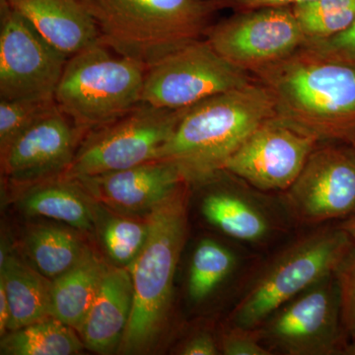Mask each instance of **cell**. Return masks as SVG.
Here are the masks:
<instances>
[{"instance_id": "1", "label": "cell", "mask_w": 355, "mask_h": 355, "mask_svg": "<svg viewBox=\"0 0 355 355\" xmlns=\"http://www.w3.org/2000/svg\"><path fill=\"white\" fill-rule=\"evenodd\" d=\"M252 76L270 91L277 120L319 142L355 133V65L305 44Z\"/></svg>"}, {"instance_id": "2", "label": "cell", "mask_w": 355, "mask_h": 355, "mask_svg": "<svg viewBox=\"0 0 355 355\" xmlns=\"http://www.w3.org/2000/svg\"><path fill=\"white\" fill-rule=\"evenodd\" d=\"M275 116L272 93L256 79L187 109L158 159L176 165L189 184L207 183L223 172L257 128Z\"/></svg>"}, {"instance_id": "3", "label": "cell", "mask_w": 355, "mask_h": 355, "mask_svg": "<svg viewBox=\"0 0 355 355\" xmlns=\"http://www.w3.org/2000/svg\"><path fill=\"white\" fill-rule=\"evenodd\" d=\"M189 186L184 184L146 216V245L132 265V314L119 352L140 354L153 349L171 308L173 284L188 236Z\"/></svg>"}, {"instance_id": "4", "label": "cell", "mask_w": 355, "mask_h": 355, "mask_svg": "<svg viewBox=\"0 0 355 355\" xmlns=\"http://www.w3.org/2000/svg\"><path fill=\"white\" fill-rule=\"evenodd\" d=\"M100 43L146 69L175 51L205 38L209 0H83Z\"/></svg>"}, {"instance_id": "5", "label": "cell", "mask_w": 355, "mask_h": 355, "mask_svg": "<svg viewBox=\"0 0 355 355\" xmlns=\"http://www.w3.org/2000/svg\"><path fill=\"white\" fill-rule=\"evenodd\" d=\"M146 67L114 57L101 43L69 57L55 90L58 108L90 132L125 116L142 103Z\"/></svg>"}, {"instance_id": "6", "label": "cell", "mask_w": 355, "mask_h": 355, "mask_svg": "<svg viewBox=\"0 0 355 355\" xmlns=\"http://www.w3.org/2000/svg\"><path fill=\"white\" fill-rule=\"evenodd\" d=\"M352 240L340 226H323L294 240L266 263L238 301L231 324L257 329L277 308L333 275Z\"/></svg>"}, {"instance_id": "7", "label": "cell", "mask_w": 355, "mask_h": 355, "mask_svg": "<svg viewBox=\"0 0 355 355\" xmlns=\"http://www.w3.org/2000/svg\"><path fill=\"white\" fill-rule=\"evenodd\" d=\"M187 109H161L140 103L113 123L90 130L60 176H97L158 159Z\"/></svg>"}, {"instance_id": "8", "label": "cell", "mask_w": 355, "mask_h": 355, "mask_svg": "<svg viewBox=\"0 0 355 355\" xmlns=\"http://www.w3.org/2000/svg\"><path fill=\"white\" fill-rule=\"evenodd\" d=\"M254 80L251 73L222 58L203 38L146 69L142 102L161 109L190 108Z\"/></svg>"}, {"instance_id": "9", "label": "cell", "mask_w": 355, "mask_h": 355, "mask_svg": "<svg viewBox=\"0 0 355 355\" xmlns=\"http://www.w3.org/2000/svg\"><path fill=\"white\" fill-rule=\"evenodd\" d=\"M257 329L272 354H343L349 338L334 275L280 306Z\"/></svg>"}, {"instance_id": "10", "label": "cell", "mask_w": 355, "mask_h": 355, "mask_svg": "<svg viewBox=\"0 0 355 355\" xmlns=\"http://www.w3.org/2000/svg\"><path fill=\"white\" fill-rule=\"evenodd\" d=\"M289 217L317 226L355 214V148L345 141L320 142L293 184L284 191Z\"/></svg>"}, {"instance_id": "11", "label": "cell", "mask_w": 355, "mask_h": 355, "mask_svg": "<svg viewBox=\"0 0 355 355\" xmlns=\"http://www.w3.org/2000/svg\"><path fill=\"white\" fill-rule=\"evenodd\" d=\"M69 58L0 0V100L55 99Z\"/></svg>"}, {"instance_id": "12", "label": "cell", "mask_w": 355, "mask_h": 355, "mask_svg": "<svg viewBox=\"0 0 355 355\" xmlns=\"http://www.w3.org/2000/svg\"><path fill=\"white\" fill-rule=\"evenodd\" d=\"M205 39L222 58L251 74L288 57L307 42L289 6L238 11L209 26Z\"/></svg>"}, {"instance_id": "13", "label": "cell", "mask_w": 355, "mask_h": 355, "mask_svg": "<svg viewBox=\"0 0 355 355\" xmlns=\"http://www.w3.org/2000/svg\"><path fill=\"white\" fill-rule=\"evenodd\" d=\"M320 142L277 118L266 121L238 148L223 171L261 191H286Z\"/></svg>"}, {"instance_id": "14", "label": "cell", "mask_w": 355, "mask_h": 355, "mask_svg": "<svg viewBox=\"0 0 355 355\" xmlns=\"http://www.w3.org/2000/svg\"><path fill=\"white\" fill-rule=\"evenodd\" d=\"M87 133L58 110L0 153L2 176L19 188L60 176Z\"/></svg>"}, {"instance_id": "15", "label": "cell", "mask_w": 355, "mask_h": 355, "mask_svg": "<svg viewBox=\"0 0 355 355\" xmlns=\"http://www.w3.org/2000/svg\"><path fill=\"white\" fill-rule=\"evenodd\" d=\"M76 180L100 205L123 216L146 217L189 184L176 165L162 159Z\"/></svg>"}, {"instance_id": "16", "label": "cell", "mask_w": 355, "mask_h": 355, "mask_svg": "<svg viewBox=\"0 0 355 355\" xmlns=\"http://www.w3.org/2000/svg\"><path fill=\"white\" fill-rule=\"evenodd\" d=\"M132 279L128 268L107 265L78 331L84 347L97 354H109L120 347L132 314Z\"/></svg>"}, {"instance_id": "17", "label": "cell", "mask_w": 355, "mask_h": 355, "mask_svg": "<svg viewBox=\"0 0 355 355\" xmlns=\"http://www.w3.org/2000/svg\"><path fill=\"white\" fill-rule=\"evenodd\" d=\"M58 50L71 57L100 43L94 18L83 0H6Z\"/></svg>"}, {"instance_id": "18", "label": "cell", "mask_w": 355, "mask_h": 355, "mask_svg": "<svg viewBox=\"0 0 355 355\" xmlns=\"http://www.w3.org/2000/svg\"><path fill=\"white\" fill-rule=\"evenodd\" d=\"M18 205L27 216L46 217L79 231L95 230L99 203L76 179L51 178L23 188Z\"/></svg>"}, {"instance_id": "19", "label": "cell", "mask_w": 355, "mask_h": 355, "mask_svg": "<svg viewBox=\"0 0 355 355\" xmlns=\"http://www.w3.org/2000/svg\"><path fill=\"white\" fill-rule=\"evenodd\" d=\"M0 256V284L6 288L10 308L8 331L53 317V280L12 254L3 241Z\"/></svg>"}, {"instance_id": "20", "label": "cell", "mask_w": 355, "mask_h": 355, "mask_svg": "<svg viewBox=\"0 0 355 355\" xmlns=\"http://www.w3.org/2000/svg\"><path fill=\"white\" fill-rule=\"evenodd\" d=\"M200 212L217 230L247 244H261L273 232L272 218L242 189L221 188L209 191L202 198Z\"/></svg>"}, {"instance_id": "21", "label": "cell", "mask_w": 355, "mask_h": 355, "mask_svg": "<svg viewBox=\"0 0 355 355\" xmlns=\"http://www.w3.org/2000/svg\"><path fill=\"white\" fill-rule=\"evenodd\" d=\"M106 266L107 263L89 249L73 268L53 279L51 316L78 333Z\"/></svg>"}, {"instance_id": "22", "label": "cell", "mask_w": 355, "mask_h": 355, "mask_svg": "<svg viewBox=\"0 0 355 355\" xmlns=\"http://www.w3.org/2000/svg\"><path fill=\"white\" fill-rule=\"evenodd\" d=\"M24 250L33 266L53 280L73 268L89 249L69 229L38 225L26 233Z\"/></svg>"}, {"instance_id": "23", "label": "cell", "mask_w": 355, "mask_h": 355, "mask_svg": "<svg viewBox=\"0 0 355 355\" xmlns=\"http://www.w3.org/2000/svg\"><path fill=\"white\" fill-rule=\"evenodd\" d=\"M84 345L74 329L55 317L8 331L2 336L0 352L4 355H73Z\"/></svg>"}, {"instance_id": "24", "label": "cell", "mask_w": 355, "mask_h": 355, "mask_svg": "<svg viewBox=\"0 0 355 355\" xmlns=\"http://www.w3.org/2000/svg\"><path fill=\"white\" fill-rule=\"evenodd\" d=\"M237 258L230 248L205 238L191 254L188 275V295L191 302L202 303L231 277Z\"/></svg>"}, {"instance_id": "25", "label": "cell", "mask_w": 355, "mask_h": 355, "mask_svg": "<svg viewBox=\"0 0 355 355\" xmlns=\"http://www.w3.org/2000/svg\"><path fill=\"white\" fill-rule=\"evenodd\" d=\"M292 9L307 41L330 38L355 21V0H314Z\"/></svg>"}, {"instance_id": "26", "label": "cell", "mask_w": 355, "mask_h": 355, "mask_svg": "<svg viewBox=\"0 0 355 355\" xmlns=\"http://www.w3.org/2000/svg\"><path fill=\"white\" fill-rule=\"evenodd\" d=\"M148 232L146 216L133 219L119 216L105 222L101 236L110 258L116 266L128 268L144 249Z\"/></svg>"}, {"instance_id": "27", "label": "cell", "mask_w": 355, "mask_h": 355, "mask_svg": "<svg viewBox=\"0 0 355 355\" xmlns=\"http://www.w3.org/2000/svg\"><path fill=\"white\" fill-rule=\"evenodd\" d=\"M58 108L55 99L0 100V153Z\"/></svg>"}, {"instance_id": "28", "label": "cell", "mask_w": 355, "mask_h": 355, "mask_svg": "<svg viewBox=\"0 0 355 355\" xmlns=\"http://www.w3.org/2000/svg\"><path fill=\"white\" fill-rule=\"evenodd\" d=\"M343 330L349 340H355V243L347 250L334 270Z\"/></svg>"}, {"instance_id": "29", "label": "cell", "mask_w": 355, "mask_h": 355, "mask_svg": "<svg viewBox=\"0 0 355 355\" xmlns=\"http://www.w3.org/2000/svg\"><path fill=\"white\" fill-rule=\"evenodd\" d=\"M222 354L225 355H272L263 345L259 329L244 328L232 324L221 336L219 343Z\"/></svg>"}, {"instance_id": "30", "label": "cell", "mask_w": 355, "mask_h": 355, "mask_svg": "<svg viewBox=\"0 0 355 355\" xmlns=\"http://www.w3.org/2000/svg\"><path fill=\"white\" fill-rule=\"evenodd\" d=\"M306 44L322 51L324 55L355 65V21L345 31L330 38L307 41Z\"/></svg>"}, {"instance_id": "31", "label": "cell", "mask_w": 355, "mask_h": 355, "mask_svg": "<svg viewBox=\"0 0 355 355\" xmlns=\"http://www.w3.org/2000/svg\"><path fill=\"white\" fill-rule=\"evenodd\" d=\"M314 0H209L214 11L231 9L234 12L263 8V7H279L297 6Z\"/></svg>"}, {"instance_id": "32", "label": "cell", "mask_w": 355, "mask_h": 355, "mask_svg": "<svg viewBox=\"0 0 355 355\" xmlns=\"http://www.w3.org/2000/svg\"><path fill=\"white\" fill-rule=\"evenodd\" d=\"M221 354L219 343L209 333L196 334L182 345L179 354L184 355H216Z\"/></svg>"}, {"instance_id": "33", "label": "cell", "mask_w": 355, "mask_h": 355, "mask_svg": "<svg viewBox=\"0 0 355 355\" xmlns=\"http://www.w3.org/2000/svg\"><path fill=\"white\" fill-rule=\"evenodd\" d=\"M10 321V308L8 298L3 284H0V335L6 336L8 333V324Z\"/></svg>"}, {"instance_id": "34", "label": "cell", "mask_w": 355, "mask_h": 355, "mask_svg": "<svg viewBox=\"0 0 355 355\" xmlns=\"http://www.w3.org/2000/svg\"><path fill=\"white\" fill-rule=\"evenodd\" d=\"M340 228L343 229L347 235L349 236L352 242L355 243V214L349 216V218L345 219L340 223Z\"/></svg>"}, {"instance_id": "35", "label": "cell", "mask_w": 355, "mask_h": 355, "mask_svg": "<svg viewBox=\"0 0 355 355\" xmlns=\"http://www.w3.org/2000/svg\"><path fill=\"white\" fill-rule=\"evenodd\" d=\"M343 354L355 355V340H349V342L347 343L345 350H343Z\"/></svg>"}, {"instance_id": "36", "label": "cell", "mask_w": 355, "mask_h": 355, "mask_svg": "<svg viewBox=\"0 0 355 355\" xmlns=\"http://www.w3.org/2000/svg\"><path fill=\"white\" fill-rule=\"evenodd\" d=\"M345 142H347V144H349L350 146H354L355 148V133L354 135H352V137H350L349 139L347 140V141Z\"/></svg>"}]
</instances>
